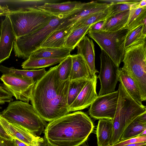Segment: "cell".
Here are the masks:
<instances>
[{
    "label": "cell",
    "instance_id": "11",
    "mask_svg": "<svg viewBox=\"0 0 146 146\" xmlns=\"http://www.w3.org/2000/svg\"><path fill=\"white\" fill-rule=\"evenodd\" d=\"M118 90L98 96L90 105L89 114L96 119L112 120L114 116L118 98Z\"/></svg>",
    "mask_w": 146,
    "mask_h": 146
},
{
    "label": "cell",
    "instance_id": "17",
    "mask_svg": "<svg viewBox=\"0 0 146 146\" xmlns=\"http://www.w3.org/2000/svg\"><path fill=\"white\" fill-rule=\"evenodd\" d=\"M76 47L77 54H80L84 58L89 68L91 77L98 72L95 66L94 44L92 40L85 36Z\"/></svg>",
    "mask_w": 146,
    "mask_h": 146
},
{
    "label": "cell",
    "instance_id": "36",
    "mask_svg": "<svg viewBox=\"0 0 146 146\" xmlns=\"http://www.w3.org/2000/svg\"><path fill=\"white\" fill-rule=\"evenodd\" d=\"M141 0H99L102 3L108 4L123 3H135L140 2Z\"/></svg>",
    "mask_w": 146,
    "mask_h": 146
},
{
    "label": "cell",
    "instance_id": "37",
    "mask_svg": "<svg viewBox=\"0 0 146 146\" xmlns=\"http://www.w3.org/2000/svg\"><path fill=\"white\" fill-rule=\"evenodd\" d=\"M0 146H15L13 139L9 140L0 137Z\"/></svg>",
    "mask_w": 146,
    "mask_h": 146
},
{
    "label": "cell",
    "instance_id": "48",
    "mask_svg": "<svg viewBox=\"0 0 146 146\" xmlns=\"http://www.w3.org/2000/svg\"><path fill=\"white\" fill-rule=\"evenodd\" d=\"M108 146H111L109 145ZM146 146V145H142V146Z\"/></svg>",
    "mask_w": 146,
    "mask_h": 146
},
{
    "label": "cell",
    "instance_id": "34",
    "mask_svg": "<svg viewBox=\"0 0 146 146\" xmlns=\"http://www.w3.org/2000/svg\"><path fill=\"white\" fill-rule=\"evenodd\" d=\"M146 142V135H138L126 140L119 141L111 146H123L126 145L136 143Z\"/></svg>",
    "mask_w": 146,
    "mask_h": 146
},
{
    "label": "cell",
    "instance_id": "15",
    "mask_svg": "<svg viewBox=\"0 0 146 146\" xmlns=\"http://www.w3.org/2000/svg\"><path fill=\"white\" fill-rule=\"evenodd\" d=\"M0 31V63H1L9 58L17 38L7 15L1 23Z\"/></svg>",
    "mask_w": 146,
    "mask_h": 146
},
{
    "label": "cell",
    "instance_id": "10",
    "mask_svg": "<svg viewBox=\"0 0 146 146\" xmlns=\"http://www.w3.org/2000/svg\"><path fill=\"white\" fill-rule=\"evenodd\" d=\"M5 88L17 100L29 103L35 82L27 77L11 74H3L0 78Z\"/></svg>",
    "mask_w": 146,
    "mask_h": 146
},
{
    "label": "cell",
    "instance_id": "40",
    "mask_svg": "<svg viewBox=\"0 0 146 146\" xmlns=\"http://www.w3.org/2000/svg\"><path fill=\"white\" fill-rule=\"evenodd\" d=\"M10 9L7 5L2 6L0 5V16H6Z\"/></svg>",
    "mask_w": 146,
    "mask_h": 146
},
{
    "label": "cell",
    "instance_id": "30",
    "mask_svg": "<svg viewBox=\"0 0 146 146\" xmlns=\"http://www.w3.org/2000/svg\"><path fill=\"white\" fill-rule=\"evenodd\" d=\"M145 130L146 124L139 123L135 118L124 130L119 141L138 136Z\"/></svg>",
    "mask_w": 146,
    "mask_h": 146
},
{
    "label": "cell",
    "instance_id": "5",
    "mask_svg": "<svg viewBox=\"0 0 146 146\" xmlns=\"http://www.w3.org/2000/svg\"><path fill=\"white\" fill-rule=\"evenodd\" d=\"M7 15L10 19L17 37L38 30L56 17L37 8L30 7L9 10Z\"/></svg>",
    "mask_w": 146,
    "mask_h": 146
},
{
    "label": "cell",
    "instance_id": "45",
    "mask_svg": "<svg viewBox=\"0 0 146 146\" xmlns=\"http://www.w3.org/2000/svg\"><path fill=\"white\" fill-rule=\"evenodd\" d=\"M47 141L45 139V141L41 145V146H46Z\"/></svg>",
    "mask_w": 146,
    "mask_h": 146
},
{
    "label": "cell",
    "instance_id": "20",
    "mask_svg": "<svg viewBox=\"0 0 146 146\" xmlns=\"http://www.w3.org/2000/svg\"><path fill=\"white\" fill-rule=\"evenodd\" d=\"M113 133V124L111 120L100 119L96 131L97 146H108Z\"/></svg>",
    "mask_w": 146,
    "mask_h": 146
},
{
    "label": "cell",
    "instance_id": "28",
    "mask_svg": "<svg viewBox=\"0 0 146 146\" xmlns=\"http://www.w3.org/2000/svg\"><path fill=\"white\" fill-rule=\"evenodd\" d=\"M91 26L72 29L67 37L64 46L73 50L82 39L87 34Z\"/></svg>",
    "mask_w": 146,
    "mask_h": 146
},
{
    "label": "cell",
    "instance_id": "21",
    "mask_svg": "<svg viewBox=\"0 0 146 146\" xmlns=\"http://www.w3.org/2000/svg\"><path fill=\"white\" fill-rule=\"evenodd\" d=\"M118 81L122 82L129 95L136 103L141 106H144L138 87L129 75L121 68L120 69Z\"/></svg>",
    "mask_w": 146,
    "mask_h": 146
},
{
    "label": "cell",
    "instance_id": "2",
    "mask_svg": "<svg viewBox=\"0 0 146 146\" xmlns=\"http://www.w3.org/2000/svg\"><path fill=\"white\" fill-rule=\"evenodd\" d=\"M94 128L90 117L78 111L50 122L45 129V138L53 146H78L85 142Z\"/></svg>",
    "mask_w": 146,
    "mask_h": 146
},
{
    "label": "cell",
    "instance_id": "29",
    "mask_svg": "<svg viewBox=\"0 0 146 146\" xmlns=\"http://www.w3.org/2000/svg\"><path fill=\"white\" fill-rule=\"evenodd\" d=\"M110 6L104 11L92 14L78 20L72 25L73 29L91 26L98 22L106 20L109 17Z\"/></svg>",
    "mask_w": 146,
    "mask_h": 146
},
{
    "label": "cell",
    "instance_id": "27",
    "mask_svg": "<svg viewBox=\"0 0 146 146\" xmlns=\"http://www.w3.org/2000/svg\"><path fill=\"white\" fill-rule=\"evenodd\" d=\"M0 72L3 74H11L21 76L32 79L36 83L44 75L42 69L28 70L16 69L13 67H8L1 65Z\"/></svg>",
    "mask_w": 146,
    "mask_h": 146
},
{
    "label": "cell",
    "instance_id": "41",
    "mask_svg": "<svg viewBox=\"0 0 146 146\" xmlns=\"http://www.w3.org/2000/svg\"><path fill=\"white\" fill-rule=\"evenodd\" d=\"M13 139L15 146H29L25 143L17 139L13 138Z\"/></svg>",
    "mask_w": 146,
    "mask_h": 146
},
{
    "label": "cell",
    "instance_id": "14",
    "mask_svg": "<svg viewBox=\"0 0 146 146\" xmlns=\"http://www.w3.org/2000/svg\"><path fill=\"white\" fill-rule=\"evenodd\" d=\"M111 4L99 3L97 1L83 3V5L66 17L60 27L72 26L78 20L92 14L105 10Z\"/></svg>",
    "mask_w": 146,
    "mask_h": 146
},
{
    "label": "cell",
    "instance_id": "44",
    "mask_svg": "<svg viewBox=\"0 0 146 146\" xmlns=\"http://www.w3.org/2000/svg\"><path fill=\"white\" fill-rule=\"evenodd\" d=\"M145 135H146V130L143 131L139 135L144 136Z\"/></svg>",
    "mask_w": 146,
    "mask_h": 146
},
{
    "label": "cell",
    "instance_id": "19",
    "mask_svg": "<svg viewBox=\"0 0 146 146\" xmlns=\"http://www.w3.org/2000/svg\"><path fill=\"white\" fill-rule=\"evenodd\" d=\"M71 56L72 67L69 80H89L91 77L89 69L83 56L79 54L71 55Z\"/></svg>",
    "mask_w": 146,
    "mask_h": 146
},
{
    "label": "cell",
    "instance_id": "25",
    "mask_svg": "<svg viewBox=\"0 0 146 146\" xmlns=\"http://www.w3.org/2000/svg\"><path fill=\"white\" fill-rule=\"evenodd\" d=\"M146 21L128 32L125 40V50L128 47L146 41Z\"/></svg>",
    "mask_w": 146,
    "mask_h": 146
},
{
    "label": "cell",
    "instance_id": "4",
    "mask_svg": "<svg viewBox=\"0 0 146 146\" xmlns=\"http://www.w3.org/2000/svg\"><path fill=\"white\" fill-rule=\"evenodd\" d=\"M0 115L8 121L21 126L38 136L42 133L47 125L32 105L20 100L9 103Z\"/></svg>",
    "mask_w": 146,
    "mask_h": 146
},
{
    "label": "cell",
    "instance_id": "43",
    "mask_svg": "<svg viewBox=\"0 0 146 146\" xmlns=\"http://www.w3.org/2000/svg\"><path fill=\"white\" fill-rule=\"evenodd\" d=\"M138 6L139 7H146V0H141L139 3Z\"/></svg>",
    "mask_w": 146,
    "mask_h": 146
},
{
    "label": "cell",
    "instance_id": "35",
    "mask_svg": "<svg viewBox=\"0 0 146 146\" xmlns=\"http://www.w3.org/2000/svg\"><path fill=\"white\" fill-rule=\"evenodd\" d=\"M12 95L3 86L0 84V105L13 101Z\"/></svg>",
    "mask_w": 146,
    "mask_h": 146
},
{
    "label": "cell",
    "instance_id": "3",
    "mask_svg": "<svg viewBox=\"0 0 146 146\" xmlns=\"http://www.w3.org/2000/svg\"><path fill=\"white\" fill-rule=\"evenodd\" d=\"M118 89L117 107L113 119L112 135L110 145L118 142L123 131L137 116L146 112L145 106H141L130 96L121 82Z\"/></svg>",
    "mask_w": 146,
    "mask_h": 146
},
{
    "label": "cell",
    "instance_id": "46",
    "mask_svg": "<svg viewBox=\"0 0 146 146\" xmlns=\"http://www.w3.org/2000/svg\"><path fill=\"white\" fill-rule=\"evenodd\" d=\"M78 146H89L88 145L86 144L85 142L82 144L78 145Z\"/></svg>",
    "mask_w": 146,
    "mask_h": 146
},
{
    "label": "cell",
    "instance_id": "23",
    "mask_svg": "<svg viewBox=\"0 0 146 146\" xmlns=\"http://www.w3.org/2000/svg\"><path fill=\"white\" fill-rule=\"evenodd\" d=\"M129 10L108 17L105 21L101 30L115 31L125 28L129 16Z\"/></svg>",
    "mask_w": 146,
    "mask_h": 146
},
{
    "label": "cell",
    "instance_id": "12",
    "mask_svg": "<svg viewBox=\"0 0 146 146\" xmlns=\"http://www.w3.org/2000/svg\"><path fill=\"white\" fill-rule=\"evenodd\" d=\"M0 124L12 139L15 138L29 146H41L45 139L19 125L10 122L0 115Z\"/></svg>",
    "mask_w": 146,
    "mask_h": 146
},
{
    "label": "cell",
    "instance_id": "22",
    "mask_svg": "<svg viewBox=\"0 0 146 146\" xmlns=\"http://www.w3.org/2000/svg\"><path fill=\"white\" fill-rule=\"evenodd\" d=\"M72 50L64 47L62 48H40L33 52L29 58H65L70 55Z\"/></svg>",
    "mask_w": 146,
    "mask_h": 146
},
{
    "label": "cell",
    "instance_id": "18",
    "mask_svg": "<svg viewBox=\"0 0 146 146\" xmlns=\"http://www.w3.org/2000/svg\"><path fill=\"white\" fill-rule=\"evenodd\" d=\"M72 29L73 26L66 27L59 26L52 32L42 42L40 48H62L64 47L66 39Z\"/></svg>",
    "mask_w": 146,
    "mask_h": 146
},
{
    "label": "cell",
    "instance_id": "13",
    "mask_svg": "<svg viewBox=\"0 0 146 146\" xmlns=\"http://www.w3.org/2000/svg\"><path fill=\"white\" fill-rule=\"evenodd\" d=\"M97 78L95 74L88 80L76 99L68 106L69 113L88 108L98 96L96 92Z\"/></svg>",
    "mask_w": 146,
    "mask_h": 146
},
{
    "label": "cell",
    "instance_id": "1",
    "mask_svg": "<svg viewBox=\"0 0 146 146\" xmlns=\"http://www.w3.org/2000/svg\"><path fill=\"white\" fill-rule=\"evenodd\" d=\"M57 66L50 68L35 84L30 101L45 121L50 122L69 112L67 97L70 81L58 77Z\"/></svg>",
    "mask_w": 146,
    "mask_h": 146
},
{
    "label": "cell",
    "instance_id": "38",
    "mask_svg": "<svg viewBox=\"0 0 146 146\" xmlns=\"http://www.w3.org/2000/svg\"><path fill=\"white\" fill-rule=\"evenodd\" d=\"M105 20L99 21L94 24L92 25L89 30L95 31L101 30L104 23Z\"/></svg>",
    "mask_w": 146,
    "mask_h": 146
},
{
    "label": "cell",
    "instance_id": "33",
    "mask_svg": "<svg viewBox=\"0 0 146 146\" xmlns=\"http://www.w3.org/2000/svg\"><path fill=\"white\" fill-rule=\"evenodd\" d=\"M135 3L111 4L110 7V13L109 17L124 11L129 10L131 7Z\"/></svg>",
    "mask_w": 146,
    "mask_h": 146
},
{
    "label": "cell",
    "instance_id": "31",
    "mask_svg": "<svg viewBox=\"0 0 146 146\" xmlns=\"http://www.w3.org/2000/svg\"><path fill=\"white\" fill-rule=\"evenodd\" d=\"M88 80L81 79L70 81L67 97L68 106L75 100Z\"/></svg>",
    "mask_w": 146,
    "mask_h": 146
},
{
    "label": "cell",
    "instance_id": "7",
    "mask_svg": "<svg viewBox=\"0 0 146 146\" xmlns=\"http://www.w3.org/2000/svg\"><path fill=\"white\" fill-rule=\"evenodd\" d=\"M128 31L126 28L115 31L89 30L87 34L119 67L123 59L125 40Z\"/></svg>",
    "mask_w": 146,
    "mask_h": 146
},
{
    "label": "cell",
    "instance_id": "6",
    "mask_svg": "<svg viewBox=\"0 0 146 146\" xmlns=\"http://www.w3.org/2000/svg\"><path fill=\"white\" fill-rule=\"evenodd\" d=\"M121 68L133 80L138 87L142 101L146 100V41L125 50Z\"/></svg>",
    "mask_w": 146,
    "mask_h": 146
},
{
    "label": "cell",
    "instance_id": "42",
    "mask_svg": "<svg viewBox=\"0 0 146 146\" xmlns=\"http://www.w3.org/2000/svg\"><path fill=\"white\" fill-rule=\"evenodd\" d=\"M146 145V142L136 143L125 145L123 146H141Z\"/></svg>",
    "mask_w": 146,
    "mask_h": 146
},
{
    "label": "cell",
    "instance_id": "26",
    "mask_svg": "<svg viewBox=\"0 0 146 146\" xmlns=\"http://www.w3.org/2000/svg\"><path fill=\"white\" fill-rule=\"evenodd\" d=\"M65 58H28L22 63L21 66L23 70H36L39 68H44L59 63Z\"/></svg>",
    "mask_w": 146,
    "mask_h": 146
},
{
    "label": "cell",
    "instance_id": "8",
    "mask_svg": "<svg viewBox=\"0 0 146 146\" xmlns=\"http://www.w3.org/2000/svg\"><path fill=\"white\" fill-rule=\"evenodd\" d=\"M65 18L62 16L56 17L38 30L17 37L13 48L15 56L25 59H28L33 52L40 47L41 43L49 35L59 26Z\"/></svg>",
    "mask_w": 146,
    "mask_h": 146
},
{
    "label": "cell",
    "instance_id": "9",
    "mask_svg": "<svg viewBox=\"0 0 146 146\" xmlns=\"http://www.w3.org/2000/svg\"><path fill=\"white\" fill-rule=\"evenodd\" d=\"M100 58V69L97 78L100 80L101 88L98 96L115 91L120 72L119 67L102 50H101Z\"/></svg>",
    "mask_w": 146,
    "mask_h": 146
},
{
    "label": "cell",
    "instance_id": "24",
    "mask_svg": "<svg viewBox=\"0 0 146 146\" xmlns=\"http://www.w3.org/2000/svg\"><path fill=\"white\" fill-rule=\"evenodd\" d=\"M139 2L133 4L129 10V16L125 27L129 31L146 21V7H139L138 5Z\"/></svg>",
    "mask_w": 146,
    "mask_h": 146
},
{
    "label": "cell",
    "instance_id": "32",
    "mask_svg": "<svg viewBox=\"0 0 146 146\" xmlns=\"http://www.w3.org/2000/svg\"><path fill=\"white\" fill-rule=\"evenodd\" d=\"M57 66V72L60 79L63 81L69 80L72 67L71 55L66 58Z\"/></svg>",
    "mask_w": 146,
    "mask_h": 146
},
{
    "label": "cell",
    "instance_id": "49",
    "mask_svg": "<svg viewBox=\"0 0 146 146\" xmlns=\"http://www.w3.org/2000/svg\"><path fill=\"white\" fill-rule=\"evenodd\" d=\"M1 108H1V107H0V109H1Z\"/></svg>",
    "mask_w": 146,
    "mask_h": 146
},
{
    "label": "cell",
    "instance_id": "47",
    "mask_svg": "<svg viewBox=\"0 0 146 146\" xmlns=\"http://www.w3.org/2000/svg\"><path fill=\"white\" fill-rule=\"evenodd\" d=\"M46 146H53L51 144H50V143H49L47 141Z\"/></svg>",
    "mask_w": 146,
    "mask_h": 146
},
{
    "label": "cell",
    "instance_id": "39",
    "mask_svg": "<svg viewBox=\"0 0 146 146\" xmlns=\"http://www.w3.org/2000/svg\"><path fill=\"white\" fill-rule=\"evenodd\" d=\"M0 137L7 139L12 140V138L7 133L5 130L0 124Z\"/></svg>",
    "mask_w": 146,
    "mask_h": 146
},
{
    "label": "cell",
    "instance_id": "16",
    "mask_svg": "<svg viewBox=\"0 0 146 146\" xmlns=\"http://www.w3.org/2000/svg\"><path fill=\"white\" fill-rule=\"evenodd\" d=\"M83 3L80 1H70L61 3H46L37 8L56 17L62 16L66 18Z\"/></svg>",
    "mask_w": 146,
    "mask_h": 146
}]
</instances>
